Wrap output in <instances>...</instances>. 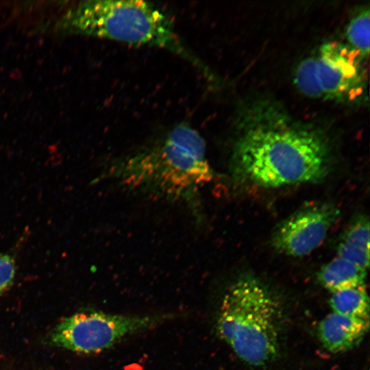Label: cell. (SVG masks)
I'll return each instance as SVG.
<instances>
[{
    "instance_id": "obj_1",
    "label": "cell",
    "mask_w": 370,
    "mask_h": 370,
    "mask_svg": "<svg viewBox=\"0 0 370 370\" xmlns=\"http://www.w3.org/2000/svg\"><path fill=\"white\" fill-rule=\"evenodd\" d=\"M102 176L128 191L184 205L201 222L200 192L215 173L204 138L182 123L151 143L113 159Z\"/></svg>"
},
{
    "instance_id": "obj_2",
    "label": "cell",
    "mask_w": 370,
    "mask_h": 370,
    "mask_svg": "<svg viewBox=\"0 0 370 370\" xmlns=\"http://www.w3.org/2000/svg\"><path fill=\"white\" fill-rule=\"evenodd\" d=\"M330 149L314 130L299 125L271 108L245 121L233 149L236 173L265 188L317 183L328 175Z\"/></svg>"
},
{
    "instance_id": "obj_3",
    "label": "cell",
    "mask_w": 370,
    "mask_h": 370,
    "mask_svg": "<svg viewBox=\"0 0 370 370\" xmlns=\"http://www.w3.org/2000/svg\"><path fill=\"white\" fill-rule=\"evenodd\" d=\"M58 27L65 32L165 49L188 61L207 79L212 78L208 67L182 40L170 16L151 2L83 1L64 15Z\"/></svg>"
},
{
    "instance_id": "obj_4",
    "label": "cell",
    "mask_w": 370,
    "mask_h": 370,
    "mask_svg": "<svg viewBox=\"0 0 370 370\" xmlns=\"http://www.w3.org/2000/svg\"><path fill=\"white\" fill-rule=\"evenodd\" d=\"M281 312L278 301L267 286L256 277L244 275L223 294L217 331L241 360L264 366L279 352Z\"/></svg>"
},
{
    "instance_id": "obj_5",
    "label": "cell",
    "mask_w": 370,
    "mask_h": 370,
    "mask_svg": "<svg viewBox=\"0 0 370 370\" xmlns=\"http://www.w3.org/2000/svg\"><path fill=\"white\" fill-rule=\"evenodd\" d=\"M173 314H121L100 311L75 313L60 321L47 336V343L80 354H97L133 334L154 328Z\"/></svg>"
},
{
    "instance_id": "obj_6",
    "label": "cell",
    "mask_w": 370,
    "mask_h": 370,
    "mask_svg": "<svg viewBox=\"0 0 370 370\" xmlns=\"http://www.w3.org/2000/svg\"><path fill=\"white\" fill-rule=\"evenodd\" d=\"M360 57L350 46L326 42L315 55L299 63L295 84L311 98L353 99L362 92Z\"/></svg>"
},
{
    "instance_id": "obj_7",
    "label": "cell",
    "mask_w": 370,
    "mask_h": 370,
    "mask_svg": "<svg viewBox=\"0 0 370 370\" xmlns=\"http://www.w3.org/2000/svg\"><path fill=\"white\" fill-rule=\"evenodd\" d=\"M340 214L332 203L304 206L278 225L271 237L272 246L288 256H307L322 244Z\"/></svg>"
},
{
    "instance_id": "obj_8",
    "label": "cell",
    "mask_w": 370,
    "mask_h": 370,
    "mask_svg": "<svg viewBox=\"0 0 370 370\" xmlns=\"http://www.w3.org/2000/svg\"><path fill=\"white\" fill-rule=\"evenodd\" d=\"M369 320L332 312L318 325V336L325 349L342 353L357 345L368 332Z\"/></svg>"
},
{
    "instance_id": "obj_9",
    "label": "cell",
    "mask_w": 370,
    "mask_h": 370,
    "mask_svg": "<svg viewBox=\"0 0 370 370\" xmlns=\"http://www.w3.org/2000/svg\"><path fill=\"white\" fill-rule=\"evenodd\" d=\"M369 221L367 217H356L343 234L337 253L350 262L367 270L369 266Z\"/></svg>"
},
{
    "instance_id": "obj_10",
    "label": "cell",
    "mask_w": 370,
    "mask_h": 370,
    "mask_svg": "<svg viewBox=\"0 0 370 370\" xmlns=\"http://www.w3.org/2000/svg\"><path fill=\"white\" fill-rule=\"evenodd\" d=\"M367 270L336 256L324 264L318 273L321 284L332 293L365 286Z\"/></svg>"
},
{
    "instance_id": "obj_11",
    "label": "cell",
    "mask_w": 370,
    "mask_h": 370,
    "mask_svg": "<svg viewBox=\"0 0 370 370\" xmlns=\"http://www.w3.org/2000/svg\"><path fill=\"white\" fill-rule=\"evenodd\" d=\"M329 303L332 312L369 320V298L365 286L332 293Z\"/></svg>"
},
{
    "instance_id": "obj_12",
    "label": "cell",
    "mask_w": 370,
    "mask_h": 370,
    "mask_svg": "<svg viewBox=\"0 0 370 370\" xmlns=\"http://www.w3.org/2000/svg\"><path fill=\"white\" fill-rule=\"evenodd\" d=\"M369 10L365 9L349 21L346 36L350 47L360 56H368L369 51Z\"/></svg>"
},
{
    "instance_id": "obj_13",
    "label": "cell",
    "mask_w": 370,
    "mask_h": 370,
    "mask_svg": "<svg viewBox=\"0 0 370 370\" xmlns=\"http://www.w3.org/2000/svg\"><path fill=\"white\" fill-rule=\"evenodd\" d=\"M16 262L14 253L0 254V296L12 286L16 275Z\"/></svg>"
}]
</instances>
